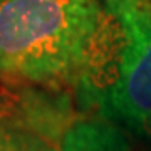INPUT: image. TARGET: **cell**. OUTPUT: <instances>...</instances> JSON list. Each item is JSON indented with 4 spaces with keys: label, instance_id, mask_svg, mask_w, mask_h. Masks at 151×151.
<instances>
[{
    "label": "cell",
    "instance_id": "3957f363",
    "mask_svg": "<svg viewBox=\"0 0 151 151\" xmlns=\"http://www.w3.org/2000/svg\"><path fill=\"white\" fill-rule=\"evenodd\" d=\"M47 151H133L123 131L106 121H81L70 126Z\"/></svg>",
    "mask_w": 151,
    "mask_h": 151
},
{
    "label": "cell",
    "instance_id": "7a4b0ae2",
    "mask_svg": "<svg viewBox=\"0 0 151 151\" xmlns=\"http://www.w3.org/2000/svg\"><path fill=\"white\" fill-rule=\"evenodd\" d=\"M123 25V40L81 92L106 119L151 138V0H104Z\"/></svg>",
    "mask_w": 151,
    "mask_h": 151
},
{
    "label": "cell",
    "instance_id": "6da1fadb",
    "mask_svg": "<svg viewBox=\"0 0 151 151\" xmlns=\"http://www.w3.org/2000/svg\"><path fill=\"white\" fill-rule=\"evenodd\" d=\"M108 17L99 0H0V74L79 84Z\"/></svg>",
    "mask_w": 151,
    "mask_h": 151
},
{
    "label": "cell",
    "instance_id": "277c9868",
    "mask_svg": "<svg viewBox=\"0 0 151 151\" xmlns=\"http://www.w3.org/2000/svg\"><path fill=\"white\" fill-rule=\"evenodd\" d=\"M0 151H47L37 136L20 124L0 116Z\"/></svg>",
    "mask_w": 151,
    "mask_h": 151
}]
</instances>
